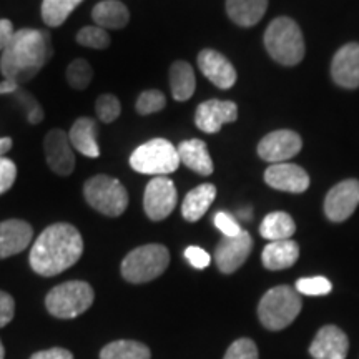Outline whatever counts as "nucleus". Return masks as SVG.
I'll list each match as a JSON object with an SVG mask.
<instances>
[{"label":"nucleus","mask_w":359,"mask_h":359,"mask_svg":"<svg viewBox=\"0 0 359 359\" xmlns=\"http://www.w3.org/2000/svg\"><path fill=\"white\" fill-rule=\"evenodd\" d=\"M95 293L87 281H67L48 291L45 306L58 320H74L93 304Z\"/></svg>","instance_id":"39448f33"},{"label":"nucleus","mask_w":359,"mask_h":359,"mask_svg":"<svg viewBox=\"0 0 359 359\" xmlns=\"http://www.w3.org/2000/svg\"><path fill=\"white\" fill-rule=\"evenodd\" d=\"M213 223L224 236H236L243 231L241 230L240 224H238L235 217H231V215L226 212H218L217 215H215Z\"/></svg>","instance_id":"e433bc0d"},{"label":"nucleus","mask_w":359,"mask_h":359,"mask_svg":"<svg viewBox=\"0 0 359 359\" xmlns=\"http://www.w3.org/2000/svg\"><path fill=\"white\" fill-rule=\"evenodd\" d=\"M82 253L83 240L77 228L70 223H55L35 240L29 262L37 275L50 278L74 266Z\"/></svg>","instance_id":"f257e3e1"},{"label":"nucleus","mask_w":359,"mask_h":359,"mask_svg":"<svg viewBox=\"0 0 359 359\" xmlns=\"http://www.w3.org/2000/svg\"><path fill=\"white\" fill-rule=\"evenodd\" d=\"M15 314V302L6 291L0 290V327L7 326Z\"/></svg>","instance_id":"58836bf2"},{"label":"nucleus","mask_w":359,"mask_h":359,"mask_svg":"<svg viewBox=\"0 0 359 359\" xmlns=\"http://www.w3.org/2000/svg\"><path fill=\"white\" fill-rule=\"evenodd\" d=\"M359 205V182L344 180L327 191L325 200L326 217L334 223L346 222Z\"/></svg>","instance_id":"9b49d317"},{"label":"nucleus","mask_w":359,"mask_h":359,"mask_svg":"<svg viewBox=\"0 0 359 359\" xmlns=\"http://www.w3.org/2000/svg\"><path fill=\"white\" fill-rule=\"evenodd\" d=\"M97 122L87 116H82L72 125L69 132V140L75 150L88 158L100 156V147L97 143Z\"/></svg>","instance_id":"4be33fe9"},{"label":"nucleus","mask_w":359,"mask_h":359,"mask_svg":"<svg viewBox=\"0 0 359 359\" xmlns=\"http://www.w3.org/2000/svg\"><path fill=\"white\" fill-rule=\"evenodd\" d=\"M93 70L85 58H75L67 69V82L72 88L85 90L92 82Z\"/></svg>","instance_id":"c756f323"},{"label":"nucleus","mask_w":359,"mask_h":359,"mask_svg":"<svg viewBox=\"0 0 359 359\" xmlns=\"http://www.w3.org/2000/svg\"><path fill=\"white\" fill-rule=\"evenodd\" d=\"M167 105V98L160 90H147L137 100V111L140 115H150L160 111Z\"/></svg>","instance_id":"72a5a7b5"},{"label":"nucleus","mask_w":359,"mask_h":359,"mask_svg":"<svg viewBox=\"0 0 359 359\" xmlns=\"http://www.w3.org/2000/svg\"><path fill=\"white\" fill-rule=\"evenodd\" d=\"M52 55L53 48L48 32L37 29L17 30L0 55V72L4 79L20 87L32 80Z\"/></svg>","instance_id":"f03ea898"},{"label":"nucleus","mask_w":359,"mask_h":359,"mask_svg":"<svg viewBox=\"0 0 359 359\" xmlns=\"http://www.w3.org/2000/svg\"><path fill=\"white\" fill-rule=\"evenodd\" d=\"M34 230L24 219H6L0 223V259L19 255L30 245Z\"/></svg>","instance_id":"6ab92c4d"},{"label":"nucleus","mask_w":359,"mask_h":359,"mask_svg":"<svg viewBox=\"0 0 359 359\" xmlns=\"http://www.w3.org/2000/svg\"><path fill=\"white\" fill-rule=\"evenodd\" d=\"M83 0H43L42 2V19L47 25L58 27L69 19L79 4Z\"/></svg>","instance_id":"c85d7f7f"},{"label":"nucleus","mask_w":359,"mask_h":359,"mask_svg":"<svg viewBox=\"0 0 359 359\" xmlns=\"http://www.w3.org/2000/svg\"><path fill=\"white\" fill-rule=\"evenodd\" d=\"M95 110L98 118H100L103 123H111L118 118L120 111H122V105H120V100L115 95L105 93V95H100L97 98Z\"/></svg>","instance_id":"473e14b6"},{"label":"nucleus","mask_w":359,"mask_h":359,"mask_svg":"<svg viewBox=\"0 0 359 359\" xmlns=\"http://www.w3.org/2000/svg\"><path fill=\"white\" fill-rule=\"evenodd\" d=\"M87 203L105 217H120L128 206V193L116 178L97 175L83 187Z\"/></svg>","instance_id":"6e6552de"},{"label":"nucleus","mask_w":359,"mask_h":359,"mask_svg":"<svg viewBox=\"0 0 359 359\" xmlns=\"http://www.w3.org/2000/svg\"><path fill=\"white\" fill-rule=\"evenodd\" d=\"M15 30H13L12 22L7 19H0V52L6 50V47L11 42L12 35Z\"/></svg>","instance_id":"a19ab883"},{"label":"nucleus","mask_w":359,"mask_h":359,"mask_svg":"<svg viewBox=\"0 0 359 359\" xmlns=\"http://www.w3.org/2000/svg\"><path fill=\"white\" fill-rule=\"evenodd\" d=\"M4 358H6V348H4L2 341H0V359H4Z\"/></svg>","instance_id":"c03bdc74"},{"label":"nucleus","mask_w":359,"mask_h":359,"mask_svg":"<svg viewBox=\"0 0 359 359\" xmlns=\"http://www.w3.org/2000/svg\"><path fill=\"white\" fill-rule=\"evenodd\" d=\"M177 188L167 177H155L148 183L143 195V210L154 222H161L172 215L177 206Z\"/></svg>","instance_id":"1a4fd4ad"},{"label":"nucleus","mask_w":359,"mask_h":359,"mask_svg":"<svg viewBox=\"0 0 359 359\" xmlns=\"http://www.w3.org/2000/svg\"><path fill=\"white\" fill-rule=\"evenodd\" d=\"M264 182L280 191L303 193L309 188V175L306 170L293 163H275L264 172Z\"/></svg>","instance_id":"2eb2a0df"},{"label":"nucleus","mask_w":359,"mask_h":359,"mask_svg":"<svg viewBox=\"0 0 359 359\" xmlns=\"http://www.w3.org/2000/svg\"><path fill=\"white\" fill-rule=\"evenodd\" d=\"M170 264V253L163 245H143L130 251L122 262V276L128 283H148L160 275Z\"/></svg>","instance_id":"423d86ee"},{"label":"nucleus","mask_w":359,"mask_h":359,"mask_svg":"<svg viewBox=\"0 0 359 359\" xmlns=\"http://www.w3.org/2000/svg\"><path fill=\"white\" fill-rule=\"evenodd\" d=\"M296 224L293 218L285 212H273L264 217L262 226H259V233L263 238L269 241H281L290 240L294 235Z\"/></svg>","instance_id":"bb28decb"},{"label":"nucleus","mask_w":359,"mask_h":359,"mask_svg":"<svg viewBox=\"0 0 359 359\" xmlns=\"http://www.w3.org/2000/svg\"><path fill=\"white\" fill-rule=\"evenodd\" d=\"M303 142L296 132L291 130H276V132L268 133L266 137L259 142L258 155L264 161L269 163H285L286 160L293 158L299 154Z\"/></svg>","instance_id":"f8f14e48"},{"label":"nucleus","mask_w":359,"mask_h":359,"mask_svg":"<svg viewBox=\"0 0 359 359\" xmlns=\"http://www.w3.org/2000/svg\"><path fill=\"white\" fill-rule=\"evenodd\" d=\"M298 258L299 246L293 240L269 241L262 253L263 266L271 269V271H280V269L293 266L298 262Z\"/></svg>","instance_id":"412c9836"},{"label":"nucleus","mask_w":359,"mask_h":359,"mask_svg":"<svg viewBox=\"0 0 359 359\" xmlns=\"http://www.w3.org/2000/svg\"><path fill=\"white\" fill-rule=\"evenodd\" d=\"M349 341L344 331L338 326H325L318 331L309 346V354L314 359H346Z\"/></svg>","instance_id":"f3484780"},{"label":"nucleus","mask_w":359,"mask_h":359,"mask_svg":"<svg viewBox=\"0 0 359 359\" xmlns=\"http://www.w3.org/2000/svg\"><path fill=\"white\" fill-rule=\"evenodd\" d=\"M17 178V167L12 160L0 156V195L11 190Z\"/></svg>","instance_id":"c9c22d12"},{"label":"nucleus","mask_w":359,"mask_h":359,"mask_svg":"<svg viewBox=\"0 0 359 359\" xmlns=\"http://www.w3.org/2000/svg\"><path fill=\"white\" fill-rule=\"evenodd\" d=\"M100 359H151V353L138 341L120 339L107 344L100 351Z\"/></svg>","instance_id":"cd10ccee"},{"label":"nucleus","mask_w":359,"mask_h":359,"mask_svg":"<svg viewBox=\"0 0 359 359\" xmlns=\"http://www.w3.org/2000/svg\"><path fill=\"white\" fill-rule=\"evenodd\" d=\"M30 359H74V354H72L69 349L52 348V349H45V351H39L32 354Z\"/></svg>","instance_id":"ea45409f"},{"label":"nucleus","mask_w":359,"mask_h":359,"mask_svg":"<svg viewBox=\"0 0 359 359\" xmlns=\"http://www.w3.org/2000/svg\"><path fill=\"white\" fill-rule=\"evenodd\" d=\"M12 145H13L12 138H8V137H4V138H0V156H4V155H6L7 151L11 150V148H12Z\"/></svg>","instance_id":"37998d69"},{"label":"nucleus","mask_w":359,"mask_h":359,"mask_svg":"<svg viewBox=\"0 0 359 359\" xmlns=\"http://www.w3.org/2000/svg\"><path fill=\"white\" fill-rule=\"evenodd\" d=\"M178 156L180 163L187 165L188 168L196 172L201 177H208V175L213 173V160L210 156L208 147L203 140H198V138H193V140H185L180 143Z\"/></svg>","instance_id":"aec40b11"},{"label":"nucleus","mask_w":359,"mask_h":359,"mask_svg":"<svg viewBox=\"0 0 359 359\" xmlns=\"http://www.w3.org/2000/svg\"><path fill=\"white\" fill-rule=\"evenodd\" d=\"M238 118V107L230 100H206L198 105L195 123L201 132L218 133L224 123H231Z\"/></svg>","instance_id":"4468645a"},{"label":"nucleus","mask_w":359,"mask_h":359,"mask_svg":"<svg viewBox=\"0 0 359 359\" xmlns=\"http://www.w3.org/2000/svg\"><path fill=\"white\" fill-rule=\"evenodd\" d=\"M268 0H226V12L235 24L253 27L263 19Z\"/></svg>","instance_id":"b1692460"},{"label":"nucleus","mask_w":359,"mask_h":359,"mask_svg":"<svg viewBox=\"0 0 359 359\" xmlns=\"http://www.w3.org/2000/svg\"><path fill=\"white\" fill-rule=\"evenodd\" d=\"M170 87L177 102H185L191 98L196 88V80L193 67L188 62L178 60L170 67Z\"/></svg>","instance_id":"a878e982"},{"label":"nucleus","mask_w":359,"mask_h":359,"mask_svg":"<svg viewBox=\"0 0 359 359\" xmlns=\"http://www.w3.org/2000/svg\"><path fill=\"white\" fill-rule=\"evenodd\" d=\"M19 90V85L11 82V80H4L2 83H0V95H7V93H13Z\"/></svg>","instance_id":"79ce46f5"},{"label":"nucleus","mask_w":359,"mask_h":359,"mask_svg":"<svg viewBox=\"0 0 359 359\" xmlns=\"http://www.w3.org/2000/svg\"><path fill=\"white\" fill-rule=\"evenodd\" d=\"M198 67L203 75L218 88L228 90L236 82V70L231 62L213 48H205L198 53Z\"/></svg>","instance_id":"dca6fc26"},{"label":"nucleus","mask_w":359,"mask_h":359,"mask_svg":"<svg viewBox=\"0 0 359 359\" xmlns=\"http://www.w3.org/2000/svg\"><path fill=\"white\" fill-rule=\"evenodd\" d=\"M217 198V187L212 183H203V185L193 188L190 193H187L185 200L182 205V215L187 222L195 223L203 215L208 212V208Z\"/></svg>","instance_id":"5701e85b"},{"label":"nucleus","mask_w":359,"mask_h":359,"mask_svg":"<svg viewBox=\"0 0 359 359\" xmlns=\"http://www.w3.org/2000/svg\"><path fill=\"white\" fill-rule=\"evenodd\" d=\"M77 42L83 47L97 48V50H103L110 45V35L107 34L105 29L102 27H83L77 34Z\"/></svg>","instance_id":"7c9ffc66"},{"label":"nucleus","mask_w":359,"mask_h":359,"mask_svg":"<svg viewBox=\"0 0 359 359\" xmlns=\"http://www.w3.org/2000/svg\"><path fill=\"white\" fill-rule=\"evenodd\" d=\"M93 20L102 29H123L128 24L130 13L125 4L118 0H103L92 11Z\"/></svg>","instance_id":"393cba45"},{"label":"nucleus","mask_w":359,"mask_h":359,"mask_svg":"<svg viewBox=\"0 0 359 359\" xmlns=\"http://www.w3.org/2000/svg\"><path fill=\"white\" fill-rule=\"evenodd\" d=\"M223 359H258V348L250 338H240L228 348Z\"/></svg>","instance_id":"f704fd0d"},{"label":"nucleus","mask_w":359,"mask_h":359,"mask_svg":"<svg viewBox=\"0 0 359 359\" xmlns=\"http://www.w3.org/2000/svg\"><path fill=\"white\" fill-rule=\"evenodd\" d=\"M302 296L291 286H276L266 291L258 304V316L262 325L269 331L288 327L302 311Z\"/></svg>","instance_id":"20e7f679"},{"label":"nucleus","mask_w":359,"mask_h":359,"mask_svg":"<svg viewBox=\"0 0 359 359\" xmlns=\"http://www.w3.org/2000/svg\"><path fill=\"white\" fill-rule=\"evenodd\" d=\"M331 75L339 87H359V43H348L336 52L331 64Z\"/></svg>","instance_id":"a211bd4d"},{"label":"nucleus","mask_w":359,"mask_h":359,"mask_svg":"<svg viewBox=\"0 0 359 359\" xmlns=\"http://www.w3.org/2000/svg\"><path fill=\"white\" fill-rule=\"evenodd\" d=\"M45 147V158H47L48 167L53 173L67 177L74 172L75 168V155L74 147L69 140V133L64 130L53 128L47 133L43 142Z\"/></svg>","instance_id":"ddd939ff"},{"label":"nucleus","mask_w":359,"mask_h":359,"mask_svg":"<svg viewBox=\"0 0 359 359\" xmlns=\"http://www.w3.org/2000/svg\"><path fill=\"white\" fill-rule=\"evenodd\" d=\"M185 258L196 269H205L212 263V257L203 248H200V246H188L185 250Z\"/></svg>","instance_id":"4c0bfd02"},{"label":"nucleus","mask_w":359,"mask_h":359,"mask_svg":"<svg viewBox=\"0 0 359 359\" xmlns=\"http://www.w3.org/2000/svg\"><path fill=\"white\" fill-rule=\"evenodd\" d=\"M266 50L278 64L298 65L304 57V40L302 29L288 17H278L264 32Z\"/></svg>","instance_id":"7ed1b4c3"},{"label":"nucleus","mask_w":359,"mask_h":359,"mask_svg":"<svg viewBox=\"0 0 359 359\" xmlns=\"http://www.w3.org/2000/svg\"><path fill=\"white\" fill-rule=\"evenodd\" d=\"M333 285L325 276H313V278H302L296 281V291L306 296H325L331 293Z\"/></svg>","instance_id":"2f4dec72"},{"label":"nucleus","mask_w":359,"mask_h":359,"mask_svg":"<svg viewBox=\"0 0 359 359\" xmlns=\"http://www.w3.org/2000/svg\"><path fill=\"white\" fill-rule=\"evenodd\" d=\"M130 167L143 175L165 177L178 170V150L165 138H154L133 151L130 156Z\"/></svg>","instance_id":"0eeeda50"},{"label":"nucleus","mask_w":359,"mask_h":359,"mask_svg":"<svg viewBox=\"0 0 359 359\" xmlns=\"http://www.w3.org/2000/svg\"><path fill=\"white\" fill-rule=\"evenodd\" d=\"M253 250V238L248 231L236 236H224L215 250V263L224 275H231L241 268Z\"/></svg>","instance_id":"9d476101"}]
</instances>
